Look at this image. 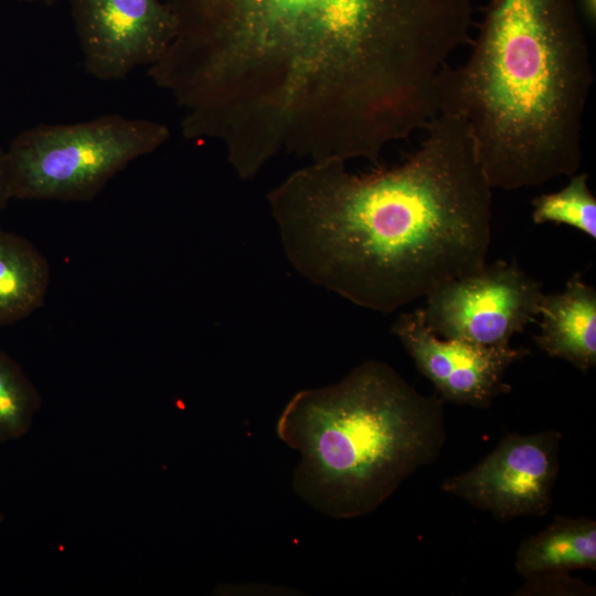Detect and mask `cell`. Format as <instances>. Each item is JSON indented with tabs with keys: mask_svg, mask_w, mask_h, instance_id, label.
Wrapping results in <instances>:
<instances>
[{
	"mask_svg": "<svg viewBox=\"0 0 596 596\" xmlns=\"http://www.w3.org/2000/svg\"><path fill=\"white\" fill-rule=\"evenodd\" d=\"M85 72L102 81L151 66L175 29L163 0H71Z\"/></svg>",
	"mask_w": 596,
	"mask_h": 596,
	"instance_id": "ba28073f",
	"label": "cell"
},
{
	"mask_svg": "<svg viewBox=\"0 0 596 596\" xmlns=\"http://www.w3.org/2000/svg\"><path fill=\"white\" fill-rule=\"evenodd\" d=\"M557 430L507 434L471 469L446 478L440 489L505 522L546 514L560 470Z\"/></svg>",
	"mask_w": 596,
	"mask_h": 596,
	"instance_id": "52a82bcc",
	"label": "cell"
},
{
	"mask_svg": "<svg viewBox=\"0 0 596 596\" xmlns=\"http://www.w3.org/2000/svg\"><path fill=\"white\" fill-rule=\"evenodd\" d=\"M276 433L300 454L297 493L326 514L356 518L438 458L446 440L444 401L369 360L334 384L297 392Z\"/></svg>",
	"mask_w": 596,
	"mask_h": 596,
	"instance_id": "277c9868",
	"label": "cell"
},
{
	"mask_svg": "<svg viewBox=\"0 0 596 596\" xmlns=\"http://www.w3.org/2000/svg\"><path fill=\"white\" fill-rule=\"evenodd\" d=\"M578 14L587 25L595 26L596 23V0H575Z\"/></svg>",
	"mask_w": 596,
	"mask_h": 596,
	"instance_id": "e0dca14e",
	"label": "cell"
},
{
	"mask_svg": "<svg viewBox=\"0 0 596 596\" xmlns=\"http://www.w3.org/2000/svg\"><path fill=\"white\" fill-rule=\"evenodd\" d=\"M50 276L49 262L29 240L0 228V326L41 308Z\"/></svg>",
	"mask_w": 596,
	"mask_h": 596,
	"instance_id": "7c38bea8",
	"label": "cell"
},
{
	"mask_svg": "<svg viewBox=\"0 0 596 596\" xmlns=\"http://www.w3.org/2000/svg\"><path fill=\"white\" fill-rule=\"evenodd\" d=\"M20 1H25V2H44L46 4H50V3H53L54 1L56 0H20Z\"/></svg>",
	"mask_w": 596,
	"mask_h": 596,
	"instance_id": "ac0fdd59",
	"label": "cell"
},
{
	"mask_svg": "<svg viewBox=\"0 0 596 596\" xmlns=\"http://www.w3.org/2000/svg\"><path fill=\"white\" fill-rule=\"evenodd\" d=\"M535 224H565L596 240V199L585 172L571 175L561 190L536 196L532 202Z\"/></svg>",
	"mask_w": 596,
	"mask_h": 596,
	"instance_id": "4fadbf2b",
	"label": "cell"
},
{
	"mask_svg": "<svg viewBox=\"0 0 596 596\" xmlns=\"http://www.w3.org/2000/svg\"><path fill=\"white\" fill-rule=\"evenodd\" d=\"M10 199H12V196L7 169L6 151L0 147V209L4 207Z\"/></svg>",
	"mask_w": 596,
	"mask_h": 596,
	"instance_id": "2e32d148",
	"label": "cell"
},
{
	"mask_svg": "<svg viewBox=\"0 0 596 596\" xmlns=\"http://www.w3.org/2000/svg\"><path fill=\"white\" fill-rule=\"evenodd\" d=\"M403 163L356 174L311 162L267 195L290 265L350 302L391 313L487 262L492 190L469 124L439 113Z\"/></svg>",
	"mask_w": 596,
	"mask_h": 596,
	"instance_id": "7a4b0ae2",
	"label": "cell"
},
{
	"mask_svg": "<svg viewBox=\"0 0 596 596\" xmlns=\"http://www.w3.org/2000/svg\"><path fill=\"white\" fill-rule=\"evenodd\" d=\"M526 581L568 575L596 568V521L557 517L542 531L524 540L514 563Z\"/></svg>",
	"mask_w": 596,
	"mask_h": 596,
	"instance_id": "8fae6325",
	"label": "cell"
},
{
	"mask_svg": "<svg viewBox=\"0 0 596 596\" xmlns=\"http://www.w3.org/2000/svg\"><path fill=\"white\" fill-rule=\"evenodd\" d=\"M593 78L575 0H489L470 57L439 76L438 110L469 124L493 189L538 187L581 168Z\"/></svg>",
	"mask_w": 596,
	"mask_h": 596,
	"instance_id": "3957f363",
	"label": "cell"
},
{
	"mask_svg": "<svg viewBox=\"0 0 596 596\" xmlns=\"http://www.w3.org/2000/svg\"><path fill=\"white\" fill-rule=\"evenodd\" d=\"M392 333L444 402L476 408L489 407L511 391L505 373L529 353L511 344L482 347L439 337L427 326L421 308L401 313Z\"/></svg>",
	"mask_w": 596,
	"mask_h": 596,
	"instance_id": "9c48e42d",
	"label": "cell"
},
{
	"mask_svg": "<svg viewBox=\"0 0 596 596\" xmlns=\"http://www.w3.org/2000/svg\"><path fill=\"white\" fill-rule=\"evenodd\" d=\"M169 135L161 123L120 115L29 128L6 151L11 196L89 201L132 160L161 147Z\"/></svg>",
	"mask_w": 596,
	"mask_h": 596,
	"instance_id": "5b68a950",
	"label": "cell"
},
{
	"mask_svg": "<svg viewBox=\"0 0 596 596\" xmlns=\"http://www.w3.org/2000/svg\"><path fill=\"white\" fill-rule=\"evenodd\" d=\"M543 295L517 262L500 259L439 286L421 309L439 337L505 347L539 317Z\"/></svg>",
	"mask_w": 596,
	"mask_h": 596,
	"instance_id": "8992f818",
	"label": "cell"
},
{
	"mask_svg": "<svg viewBox=\"0 0 596 596\" xmlns=\"http://www.w3.org/2000/svg\"><path fill=\"white\" fill-rule=\"evenodd\" d=\"M40 404L36 389L20 365L0 350V443L24 435Z\"/></svg>",
	"mask_w": 596,
	"mask_h": 596,
	"instance_id": "5bb4252c",
	"label": "cell"
},
{
	"mask_svg": "<svg viewBox=\"0 0 596 596\" xmlns=\"http://www.w3.org/2000/svg\"><path fill=\"white\" fill-rule=\"evenodd\" d=\"M535 344L547 355L571 363L581 372L596 364V289L579 273L560 292L544 294Z\"/></svg>",
	"mask_w": 596,
	"mask_h": 596,
	"instance_id": "30bf717a",
	"label": "cell"
},
{
	"mask_svg": "<svg viewBox=\"0 0 596 596\" xmlns=\"http://www.w3.org/2000/svg\"><path fill=\"white\" fill-rule=\"evenodd\" d=\"M173 38L149 67L254 174L288 152L380 162L438 113L437 83L469 38L472 0H169Z\"/></svg>",
	"mask_w": 596,
	"mask_h": 596,
	"instance_id": "6da1fadb",
	"label": "cell"
},
{
	"mask_svg": "<svg viewBox=\"0 0 596 596\" xmlns=\"http://www.w3.org/2000/svg\"><path fill=\"white\" fill-rule=\"evenodd\" d=\"M586 590H590L578 579L571 577L570 575L549 577L535 581H526L524 586L519 590V595H533L541 592H555L554 594L561 595H584ZM545 593V594H546Z\"/></svg>",
	"mask_w": 596,
	"mask_h": 596,
	"instance_id": "9a60e30c",
	"label": "cell"
}]
</instances>
